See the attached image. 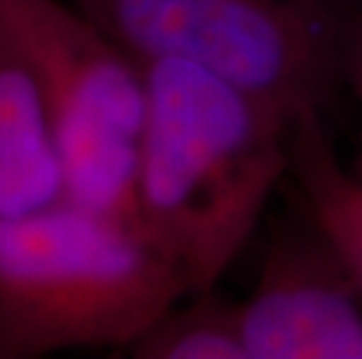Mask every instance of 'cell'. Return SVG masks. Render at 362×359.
I'll return each mask as SVG.
<instances>
[{
  "mask_svg": "<svg viewBox=\"0 0 362 359\" xmlns=\"http://www.w3.org/2000/svg\"><path fill=\"white\" fill-rule=\"evenodd\" d=\"M141 66L138 224L171 259L189 294L213 292L290 175L295 119L187 61L157 59Z\"/></svg>",
  "mask_w": 362,
  "mask_h": 359,
  "instance_id": "obj_1",
  "label": "cell"
},
{
  "mask_svg": "<svg viewBox=\"0 0 362 359\" xmlns=\"http://www.w3.org/2000/svg\"><path fill=\"white\" fill-rule=\"evenodd\" d=\"M185 296L136 221L68 198L0 219V359L129 350Z\"/></svg>",
  "mask_w": 362,
  "mask_h": 359,
  "instance_id": "obj_2",
  "label": "cell"
},
{
  "mask_svg": "<svg viewBox=\"0 0 362 359\" xmlns=\"http://www.w3.org/2000/svg\"><path fill=\"white\" fill-rule=\"evenodd\" d=\"M138 63L178 59L297 119L341 82L344 24L327 0H71Z\"/></svg>",
  "mask_w": 362,
  "mask_h": 359,
  "instance_id": "obj_3",
  "label": "cell"
},
{
  "mask_svg": "<svg viewBox=\"0 0 362 359\" xmlns=\"http://www.w3.org/2000/svg\"><path fill=\"white\" fill-rule=\"evenodd\" d=\"M0 17L47 101L66 198L138 224L143 66L71 0H0Z\"/></svg>",
  "mask_w": 362,
  "mask_h": 359,
  "instance_id": "obj_4",
  "label": "cell"
},
{
  "mask_svg": "<svg viewBox=\"0 0 362 359\" xmlns=\"http://www.w3.org/2000/svg\"><path fill=\"white\" fill-rule=\"evenodd\" d=\"M238 324L245 359H362V294L311 221L272 241Z\"/></svg>",
  "mask_w": 362,
  "mask_h": 359,
  "instance_id": "obj_5",
  "label": "cell"
},
{
  "mask_svg": "<svg viewBox=\"0 0 362 359\" xmlns=\"http://www.w3.org/2000/svg\"><path fill=\"white\" fill-rule=\"evenodd\" d=\"M66 198V175L47 101L10 26L0 17V219Z\"/></svg>",
  "mask_w": 362,
  "mask_h": 359,
  "instance_id": "obj_6",
  "label": "cell"
},
{
  "mask_svg": "<svg viewBox=\"0 0 362 359\" xmlns=\"http://www.w3.org/2000/svg\"><path fill=\"white\" fill-rule=\"evenodd\" d=\"M290 175L306 217L362 294V173L339 162L322 112H302L292 124Z\"/></svg>",
  "mask_w": 362,
  "mask_h": 359,
  "instance_id": "obj_7",
  "label": "cell"
},
{
  "mask_svg": "<svg viewBox=\"0 0 362 359\" xmlns=\"http://www.w3.org/2000/svg\"><path fill=\"white\" fill-rule=\"evenodd\" d=\"M141 359H245L238 301L213 292L189 294L129 348Z\"/></svg>",
  "mask_w": 362,
  "mask_h": 359,
  "instance_id": "obj_8",
  "label": "cell"
},
{
  "mask_svg": "<svg viewBox=\"0 0 362 359\" xmlns=\"http://www.w3.org/2000/svg\"><path fill=\"white\" fill-rule=\"evenodd\" d=\"M341 82L356 91L362 103V17L346 19L341 40Z\"/></svg>",
  "mask_w": 362,
  "mask_h": 359,
  "instance_id": "obj_9",
  "label": "cell"
},
{
  "mask_svg": "<svg viewBox=\"0 0 362 359\" xmlns=\"http://www.w3.org/2000/svg\"><path fill=\"white\" fill-rule=\"evenodd\" d=\"M358 171H360V173H362V162H360V166H358Z\"/></svg>",
  "mask_w": 362,
  "mask_h": 359,
  "instance_id": "obj_10",
  "label": "cell"
}]
</instances>
